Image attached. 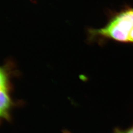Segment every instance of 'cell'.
<instances>
[{
  "instance_id": "cell-1",
  "label": "cell",
  "mask_w": 133,
  "mask_h": 133,
  "mask_svg": "<svg viewBox=\"0 0 133 133\" xmlns=\"http://www.w3.org/2000/svg\"><path fill=\"white\" fill-rule=\"evenodd\" d=\"M133 27V8H127L114 15L103 28L89 29V40L101 38L128 43V35Z\"/></svg>"
},
{
  "instance_id": "cell-2",
  "label": "cell",
  "mask_w": 133,
  "mask_h": 133,
  "mask_svg": "<svg viewBox=\"0 0 133 133\" xmlns=\"http://www.w3.org/2000/svg\"><path fill=\"white\" fill-rule=\"evenodd\" d=\"M16 70L14 64L11 62L1 66L0 70V116L7 120H10V112L15 105L11 97L10 78L16 74Z\"/></svg>"
},
{
  "instance_id": "cell-3",
  "label": "cell",
  "mask_w": 133,
  "mask_h": 133,
  "mask_svg": "<svg viewBox=\"0 0 133 133\" xmlns=\"http://www.w3.org/2000/svg\"><path fill=\"white\" fill-rule=\"evenodd\" d=\"M126 133H133V126L129 130H128V131H127Z\"/></svg>"
}]
</instances>
